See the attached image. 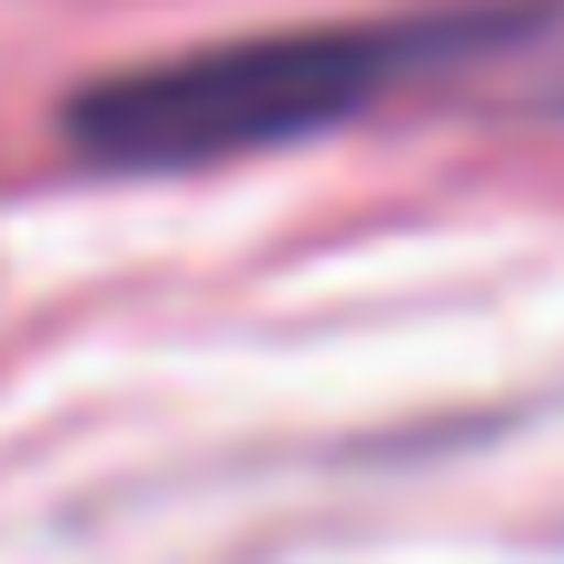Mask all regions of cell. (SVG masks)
<instances>
[{"instance_id":"cell-1","label":"cell","mask_w":564,"mask_h":564,"mask_svg":"<svg viewBox=\"0 0 564 564\" xmlns=\"http://www.w3.org/2000/svg\"><path fill=\"white\" fill-rule=\"evenodd\" d=\"M525 10H436V20H337V30H258L208 40L149 69H109L99 89L59 99V139L89 169H218L317 129H347L397 79L516 40Z\"/></svg>"}]
</instances>
